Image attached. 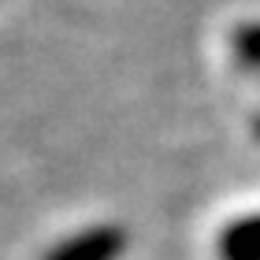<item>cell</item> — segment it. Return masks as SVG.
<instances>
[{"mask_svg":"<svg viewBox=\"0 0 260 260\" xmlns=\"http://www.w3.org/2000/svg\"><path fill=\"white\" fill-rule=\"evenodd\" d=\"M126 249V234L115 223H97L63 238L45 260H119Z\"/></svg>","mask_w":260,"mask_h":260,"instance_id":"1","label":"cell"},{"mask_svg":"<svg viewBox=\"0 0 260 260\" xmlns=\"http://www.w3.org/2000/svg\"><path fill=\"white\" fill-rule=\"evenodd\" d=\"M219 256L223 260H260V216L234 219L219 234Z\"/></svg>","mask_w":260,"mask_h":260,"instance_id":"2","label":"cell"},{"mask_svg":"<svg viewBox=\"0 0 260 260\" xmlns=\"http://www.w3.org/2000/svg\"><path fill=\"white\" fill-rule=\"evenodd\" d=\"M234 56L245 71H260V22H245L234 30Z\"/></svg>","mask_w":260,"mask_h":260,"instance_id":"3","label":"cell"}]
</instances>
